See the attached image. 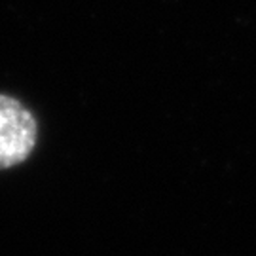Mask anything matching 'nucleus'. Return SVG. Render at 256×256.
Wrapping results in <instances>:
<instances>
[{
    "instance_id": "1",
    "label": "nucleus",
    "mask_w": 256,
    "mask_h": 256,
    "mask_svg": "<svg viewBox=\"0 0 256 256\" xmlns=\"http://www.w3.org/2000/svg\"><path fill=\"white\" fill-rule=\"evenodd\" d=\"M38 140V122L23 102L0 93V171L23 164Z\"/></svg>"
}]
</instances>
